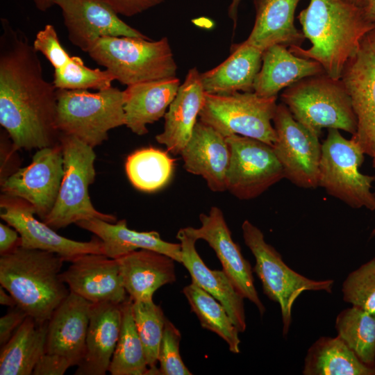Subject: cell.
<instances>
[{
  "label": "cell",
  "instance_id": "cell-22",
  "mask_svg": "<svg viewBox=\"0 0 375 375\" xmlns=\"http://www.w3.org/2000/svg\"><path fill=\"white\" fill-rule=\"evenodd\" d=\"M122 303H92L84 356L75 375H105L115 351L122 325Z\"/></svg>",
  "mask_w": 375,
  "mask_h": 375
},
{
  "label": "cell",
  "instance_id": "cell-13",
  "mask_svg": "<svg viewBox=\"0 0 375 375\" xmlns=\"http://www.w3.org/2000/svg\"><path fill=\"white\" fill-rule=\"evenodd\" d=\"M357 119L351 138L372 158L375 168V27L361 39L341 76Z\"/></svg>",
  "mask_w": 375,
  "mask_h": 375
},
{
  "label": "cell",
  "instance_id": "cell-3",
  "mask_svg": "<svg viewBox=\"0 0 375 375\" xmlns=\"http://www.w3.org/2000/svg\"><path fill=\"white\" fill-rule=\"evenodd\" d=\"M64 262L54 253L19 245L0 256V285L37 323H46L69 294L60 276Z\"/></svg>",
  "mask_w": 375,
  "mask_h": 375
},
{
  "label": "cell",
  "instance_id": "cell-7",
  "mask_svg": "<svg viewBox=\"0 0 375 375\" xmlns=\"http://www.w3.org/2000/svg\"><path fill=\"white\" fill-rule=\"evenodd\" d=\"M64 174L56 201L43 220L54 230L93 218L115 222L113 215L102 213L92 205L89 186L95 179L94 148L78 138L60 133Z\"/></svg>",
  "mask_w": 375,
  "mask_h": 375
},
{
  "label": "cell",
  "instance_id": "cell-15",
  "mask_svg": "<svg viewBox=\"0 0 375 375\" xmlns=\"http://www.w3.org/2000/svg\"><path fill=\"white\" fill-rule=\"evenodd\" d=\"M0 208L1 218L19 233L22 247L54 253L65 262L86 253L104 254L103 242L98 237L79 242L60 235L35 219L33 207L24 199L1 194Z\"/></svg>",
  "mask_w": 375,
  "mask_h": 375
},
{
  "label": "cell",
  "instance_id": "cell-32",
  "mask_svg": "<svg viewBox=\"0 0 375 375\" xmlns=\"http://www.w3.org/2000/svg\"><path fill=\"white\" fill-rule=\"evenodd\" d=\"M303 375H375V364L361 361L338 335L321 337L308 349Z\"/></svg>",
  "mask_w": 375,
  "mask_h": 375
},
{
  "label": "cell",
  "instance_id": "cell-42",
  "mask_svg": "<svg viewBox=\"0 0 375 375\" xmlns=\"http://www.w3.org/2000/svg\"><path fill=\"white\" fill-rule=\"evenodd\" d=\"M118 15L131 17L153 8L164 0H104Z\"/></svg>",
  "mask_w": 375,
  "mask_h": 375
},
{
  "label": "cell",
  "instance_id": "cell-21",
  "mask_svg": "<svg viewBox=\"0 0 375 375\" xmlns=\"http://www.w3.org/2000/svg\"><path fill=\"white\" fill-rule=\"evenodd\" d=\"M180 154L185 170L202 176L212 191L227 190L231 150L226 137L199 120Z\"/></svg>",
  "mask_w": 375,
  "mask_h": 375
},
{
  "label": "cell",
  "instance_id": "cell-47",
  "mask_svg": "<svg viewBox=\"0 0 375 375\" xmlns=\"http://www.w3.org/2000/svg\"><path fill=\"white\" fill-rule=\"evenodd\" d=\"M366 17L372 22H375V0H370L367 7L363 8Z\"/></svg>",
  "mask_w": 375,
  "mask_h": 375
},
{
  "label": "cell",
  "instance_id": "cell-25",
  "mask_svg": "<svg viewBox=\"0 0 375 375\" xmlns=\"http://www.w3.org/2000/svg\"><path fill=\"white\" fill-rule=\"evenodd\" d=\"M128 295L133 301H152L160 287L176 280L175 260L149 249H138L116 259Z\"/></svg>",
  "mask_w": 375,
  "mask_h": 375
},
{
  "label": "cell",
  "instance_id": "cell-45",
  "mask_svg": "<svg viewBox=\"0 0 375 375\" xmlns=\"http://www.w3.org/2000/svg\"><path fill=\"white\" fill-rule=\"evenodd\" d=\"M242 0H231L228 6V14L233 22L234 26H236L238 20V8Z\"/></svg>",
  "mask_w": 375,
  "mask_h": 375
},
{
  "label": "cell",
  "instance_id": "cell-39",
  "mask_svg": "<svg viewBox=\"0 0 375 375\" xmlns=\"http://www.w3.org/2000/svg\"><path fill=\"white\" fill-rule=\"evenodd\" d=\"M181 339L179 330L166 318L158 356L160 375L192 374L181 358L179 351Z\"/></svg>",
  "mask_w": 375,
  "mask_h": 375
},
{
  "label": "cell",
  "instance_id": "cell-33",
  "mask_svg": "<svg viewBox=\"0 0 375 375\" xmlns=\"http://www.w3.org/2000/svg\"><path fill=\"white\" fill-rule=\"evenodd\" d=\"M183 294L203 328L210 331L228 344L230 351L240 353V331L225 308L194 282L183 288Z\"/></svg>",
  "mask_w": 375,
  "mask_h": 375
},
{
  "label": "cell",
  "instance_id": "cell-12",
  "mask_svg": "<svg viewBox=\"0 0 375 375\" xmlns=\"http://www.w3.org/2000/svg\"><path fill=\"white\" fill-rule=\"evenodd\" d=\"M226 190L239 199H254L284 178L272 146L260 140L231 135Z\"/></svg>",
  "mask_w": 375,
  "mask_h": 375
},
{
  "label": "cell",
  "instance_id": "cell-17",
  "mask_svg": "<svg viewBox=\"0 0 375 375\" xmlns=\"http://www.w3.org/2000/svg\"><path fill=\"white\" fill-rule=\"evenodd\" d=\"M62 10L68 39L84 52L106 36L149 39L123 22L104 0H56Z\"/></svg>",
  "mask_w": 375,
  "mask_h": 375
},
{
  "label": "cell",
  "instance_id": "cell-8",
  "mask_svg": "<svg viewBox=\"0 0 375 375\" xmlns=\"http://www.w3.org/2000/svg\"><path fill=\"white\" fill-rule=\"evenodd\" d=\"M242 231L244 243L254 256L253 272L260 280L264 294L280 306L283 335L285 336L292 323V310L297 299L304 291L332 293L334 281L311 279L292 269L281 255L266 242L261 230L249 220L243 222Z\"/></svg>",
  "mask_w": 375,
  "mask_h": 375
},
{
  "label": "cell",
  "instance_id": "cell-38",
  "mask_svg": "<svg viewBox=\"0 0 375 375\" xmlns=\"http://www.w3.org/2000/svg\"><path fill=\"white\" fill-rule=\"evenodd\" d=\"M342 292L344 301L375 315V258L348 274Z\"/></svg>",
  "mask_w": 375,
  "mask_h": 375
},
{
  "label": "cell",
  "instance_id": "cell-9",
  "mask_svg": "<svg viewBox=\"0 0 375 375\" xmlns=\"http://www.w3.org/2000/svg\"><path fill=\"white\" fill-rule=\"evenodd\" d=\"M364 155L353 139L344 138L338 129H328L322 144L318 186L353 208L374 211L375 194L371 188L375 176L359 171Z\"/></svg>",
  "mask_w": 375,
  "mask_h": 375
},
{
  "label": "cell",
  "instance_id": "cell-40",
  "mask_svg": "<svg viewBox=\"0 0 375 375\" xmlns=\"http://www.w3.org/2000/svg\"><path fill=\"white\" fill-rule=\"evenodd\" d=\"M18 306L8 307L7 312L0 318V346H3L28 317Z\"/></svg>",
  "mask_w": 375,
  "mask_h": 375
},
{
  "label": "cell",
  "instance_id": "cell-10",
  "mask_svg": "<svg viewBox=\"0 0 375 375\" xmlns=\"http://www.w3.org/2000/svg\"><path fill=\"white\" fill-rule=\"evenodd\" d=\"M276 99L261 97L254 92L228 94L205 92L199 120L226 138L239 135L272 146L276 140L272 121L277 106Z\"/></svg>",
  "mask_w": 375,
  "mask_h": 375
},
{
  "label": "cell",
  "instance_id": "cell-2",
  "mask_svg": "<svg viewBox=\"0 0 375 375\" xmlns=\"http://www.w3.org/2000/svg\"><path fill=\"white\" fill-rule=\"evenodd\" d=\"M297 18L311 47L307 49L292 47L289 50L297 56L318 62L334 79L341 78L361 39L375 27L363 8L344 0H310Z\"/></svg>",
  "mask_w": 375,
  "mask_h": 375
},
{
  "label": "cell",
  "instance_id": "cell-48",
  "mask_svg": "<svg viewBox=\"0 0 375 375\" xmlns=\"http://www.w3.org/2000/svg\"><path fill=\"white\" fill-rule=\"evenodd\" d=\"M344 1L361 8H365V7H367L370 1V0H344Z\"/></svg>",
  "mask_w": 375,
  "mask_h": 375
},
{
  "label": "cell",
  "instance_id": "cell-23",
  "mask_svg": "<svg viewBox=\"0 0 375 375\" xmlns=\"http://www.w3.org/2000/svg\"><path fill=\"white\" fill-rule=\"evenodd\" d=\"M176 238L181 248V263L189 272L192 281L222 304L240 333L244 332L247 328L244 298L223 270H212L206 265L196 250L197 240L185 228L178 231Z\"/></svg>",
  "mask_w": 375,
  "mask_h": 375
},
{
  "label": "cell",
  "instance_id": "cell-16",
  "mask_svg": "<svg viewBox=\"0 0 375 375\" xmlns=\"http://www.w3.org/2000/svg\"><path fill=\"white\" fill-rule=\"evenodd\" d=\"M199 228L185 227L187 232L197 240H203L214 250L222 270L238 292L258 308L261 316L266 311L254 285L253 268L242 256L240 249L231 236L223 212L212 206L208 214L199 215Z\"/></svg>",
  "mask_w": 375,
  "mask_h": 375
},
{
  "label": "cell",
  "instance_id": "cell-28",
  "mask_svg": "<svg viewBox=\"0 0 375 375\" xmlns=\"http://www.w3.org/2000/svg\"><path fill=\"white\" fill-rule=\"evenodd\" d=\"M180 85L176 76L127 86L124 90L125 126L138 135L147 133V125L165 116Z\"/></svg>",
  "mask_w": 375,
  "mask_h": 375
},
{
  "label": "cell",
  "instance_id": "cell-29",
  "mask_svg": "<svg viewBox=\"0 0 375 375\" xmlns=\"http://www.w3.org/2000/svg\"><path fill=\"white\" fill-rule=\"evenodd\" d=\"M322 74L325 71L318 62L297 56L286 46L275 44L263 51L253 89L261 97H277L281 90L297 81Z\"/></svg>",
  "mask_w": 375,
  "mask_h": 375
},
{
  "label": "cell",
  "instance_id": "cell-27",
  "mask_svg": "<svg viewBox=\"0 0 375 375\" xmlns=\"http://www.w3.org/2000/svg\"><path fill=\"white\" fill-rule=\"evenodd\" d=\"M299 0H253L256 18L244 44L262 51L275 44L301 47L305 37L294 25Z\"/></svg>",
  "mask_w": 375,
  "mask_h": 375
},
{
  "label": "cell",
  "instance_id": "cell-34",
  "mask_svg": "<svg viewBox=\"0 0 375 375\" xmlns=\"http://www.w3.org/2000/svg\"><path fill=\"white\" fill-rule=\"evenodd\" d=\"M133 299L122 303V325L108 372L112 375H147L149 367L133 315Z\"/></svg>",
  "mask_w": 375,
  "mask_h": 375
},
{
  "label": "cell",
  "instance_id": "cell-37",
  "mask_svg": "<svg viewBox=\"0 0 375 375\" xmlns=\"http://www.w3.org/2000/svg\"><path fill=\"white\" fill-rule=\"evenodd\" d=\"M133 315L149 367L148 374H159L158 356L166 317L153 301H133Z\"/></svg>",
  "mask_w": 375,
  "mask_h": 375
},
{
  "label": "cell",
  "instance_id": "cell-1",
  "mask_svg": "<svg viewBox=\"0 0 375 375\" xmlns=\"http://www.w3.org/2000/svg\"><path fill=\"white\" fill-rule=\"evenodd\" d=\"M0 124L16 149L59 143L57 88L48 82L38 51L27 37L1 19Z\"/></svg>",
  "mask_w": 375,
  "mask_h": 375
},
{
  "label": "cell",
  "instance_id": "cell-24",
  "mask_svg": "<svg viewBox=\"0 0 375 375\" xmlns=\"http://www.w3.org/2000/svg\"><path fill=\"white\" fill-rule=\"evenodd\" d=\"M205 91L201 74L190 69L178 90L164 118V128L156 136V141L164 144L173 154H180L190 140L197 117L203 104Z\"/></svg>",
  "mask_w": 375,
  "mask_h": 375
},
{
  "label": "cell",
  "instance_id": "cell-4",
  "mask_svg": "<svg viewBox=\"0 0 375 375\" xmlns=\"http://www.w3.org/2000/svg\"><path fill=\"white\" fill-rule=\"evenodd\" d=\"M127 86L176 76L177 66L166 37L152 41L137 37L106 36L87 52Z\"/></svg>",
  "mask_w": 375,
  "mask_h": 375
},
{
  "label": "cell",
  "instance_id": "cell-5",
  "mask_svg": "<svg viewBox=\"0 0 375 375\" xmlns=\"http://www.w3.org/2000/svg\"><path fill=\"white\" fill-rule=\"evenodd\" d=\"M281 98L294 118L319 138L324 128L356 132V116L341 79L309 76L284 89Z\"/></svg>",
  "mask_w": 375,
  "mask_h": 375
},
{
  "label": "cell",
  "instance_id": "cell-49",
  "mask_svg": "<svg viewBox=\"0 0 375 375\" xmlns=\"http://www.w3.org/2000/svg\"><path fill=\"white\" fill-rule=\"evenodd\" d=\"M375 236V226L374 227L373 230L371 232V237Z\"/></svg>",
  "mask_w": 375,
  "mask_h": 375
},
{
  "label": "cell",
  "instance_id": "cell-11",
  "mask_svg": "<svg viewBox=\"0 0 375 375\" xmlns=\"http://www.w3.org/2000/svg\"><path fill=\"white\" fill-rule=\"evenodd\" d=\"M272 122L276 132L272 148L284 178L299 188L318 187L322 153L319 137L298 122L283 103L277 104Z\"/></svg>",
  "mask_w": 375,
  "mask_h": 375
},
{
  "label": "cell",
  "instance_id": "cell-43",
  "mask_svg": "<svg viewBox=\"0 0 375 375\" xmlns=\"http://www.w3.org/2000/svg\"><path fill=\"white\" fill-rule=\"evenodd\" d=\"M20 245L19 233L10 226L0 224V255L8 253Z\"/></svg>",
  "mask_w": 375,
  "mask_h": 375
},
{
  "label": "cell",
  "instance_id": "cell-44",
  "mask_svg": "<svg viewBox=\"0 0 375 375\" xmlns=\"http://www.w3.org/2000/svg\"><path fill=\"white\" fill-rule=\"evenodd\" d=\"M0 303L8 307L17 306L13 297L9 292L7 293L2 286L0 287Z\"/></svg>",
  "mask_w": 375,
  "mask_h": 375
},
{
  "label": "cell",
  "instance_id": "cell-36",
  "mask_svg": "<svg viewBox=\"0 0 375 375\" xmlns=\"http://www.w3.org/2000/svg\"><path fill=\"white\" fill-rule=\"evenodd\" d=\"M337 335L368 365L375 364V315L358 306L342 310L335 319Z\"/></svg>",
  "mask_w": 375,
  "mask_h": 375
},
{
  "label": "cell",
  "instance_id": "cell-31",
  "mask_svg": "<svg viewBox=\"0 0 375 375\" xmlns=\"http://www.w3.org/2000/svg\"><path fill=\"white\" fill-rule=\"evenodd\" d=\"M47 322L38 324L28 316L1 347V375H31L44 353Z\"/></svg>",
  "mask_w": 375,
  "mask_h": 375
},
{
  "label": "cell",
  "instance_id": "cell-19",
  "mask_svg": "<svg viewBox=\"0 0 375 375\" xmlns=\"http://www.w3.org/2000/svg\"><path fill=\"white\" fill-rule=\"evenodd\" d=\"M91 302L69 292L47 322L44 353L65 358L78 366L85 350Z\"/></svg>",
  "mask_w": 375,
  "mask_h": 375
},
{
  "label": "cell",
  "instance_id": "cell-18",
  "mask_svg": "<svg viewBox=\"0 0 375 375\" xmlns=\"http://www.w3.org/2000/svg\"><path fill=\"white\" fill-rule=\"evenodd\" d=\"M70 262L60 274L69 292L92 303H121L128 297L116 259L101 253H86Z\"/></svg>",
  "mask_w": 375,
  "mask_h": 375
},
{
  "label": "cell",
  "instance_id": "cell-46",
  "mask_svg": "<svg viewBox=\"0 0 375 375\" xmlns=\"http://www.w3.org/2000/svg\"><path fill=\"white\" fill-rule=\"evenodd\" d=\"M35 7L40 11H46L56 5V0H32Z\"/></svg>",
  "mask_w": 375,
  "mask_h": 375
},
{
  "label": "cell",
  "instance_id": "cell-6",
  "mask_svg": "<svg viewBox=\"0 0 375 375\" xmlns=\"http://www.w3.org/2000/svg\"><path fill=\"white\" fill-rule=\"evenodd\" d=\"M124 104V91L112 86L97 92L58 89L56 128L94 148L110 130L125 125Z\"/></svg>",
  "mask_w": 375,
  "mask_h": 375
},
{
  "label": "cell",
  "instance_id": "cell-41",
  "mask_svg": "<svg viewBox=\"0 0 375 375\" xmlns=\"http://www.w3.org/2000/svg\"><path fill=\"white\" fill-rule=\"evenodd\" d=\"M69 362L63 357L44 353L36 364L34 375H62L68 368Z\"/></svg>",
  "mask_w": 375,
  "mask_h": 375
},
{
  "label": "cell",
  "instance_id": "cell-30",
  "mask_svg": "<svg viewBox=\"0 0 375 375\" xmlns=\"http://www.w3.org/2000/svg\"><path fill=\"white\" fill-rule=\"evenodd\" d=\"M231 49V55L223 62L201 74L205 92L228 94L239 91L253 92L263 51L243 42L233 45Z\"/></svg>",
  "mask_w": 375,
  "mask_h": 375
},
{
  "label": "cell",
  "instance_id": "cell-20",
  "mask_svg": "<svg viewBox=\"0 0 375 375\" xmlns=\"http://www.w3.org/2000/svg\"><path fill=\"white\" fill-rule=\"evenodd\" d=\"M33 44L53 67L52 83L57 89L100 90L112 86L115 81L107 69L88 67L81 58L70 56L51 24H47L36 34Z\"/></svg>",
  "mask_w": 375,
  "mask_h": 375
},
{
  "label": "cell",
  "instance_id": "cell-26",
  "mask_svg": "<svg viewBox=\"0 0 375 375\" xmlns=\"http://www.w3.org/2000/svg\"><path fill=\"white\" fill-rule=\"evenodd\" d=\"M76 224L101 239L104 254L110 258L117 259L138 249H149L165 254L181 263L180 243L166 242L156 231L140 232L130 229L126 219L112 223L93 218Z\"/></svg>",
  "mask_w": 375,
  "mask_h": 375
},
{
  "label": "cell",
  "instance_id": "cell-14",
  "mask_svg": "<svg viewBox=\"0 0 375 375\" xmlns=\"http://www.w3.org/2000/svg\"><path fill=\"white\" fill-rule=\"evenodd\" d=\"M64 174L59 143L38 149L28 166L1 181V193L25 200L43 221L56 201Z\"/></svg>",
  "mask_w": 375,
  "mask_h": 375
},
{
  "label": "cell",
  "instance_id": "cell-35",
  "mask_svg": "<svg viewBox=\"0 0 375 375\" xmlns=\"http://www.w3.org/2000/svg\"><path fill=\"white\" fill-rule=\"evenodd\" d=\"M174 168V159L166 151L153 147L135 151L128 156L125 164L131 184L147 192L165 187L172 178Z\"/></svg>",
  "mask_w": 375,
  "mask_h": 375
}]
</instances>
